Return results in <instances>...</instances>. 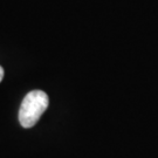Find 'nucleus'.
I'll return each instance as SVG.
<instances>
[{"label":"nucleus","instance_id":"f257e3e1","mask_svg":"<svg viewBox=\"0 0 158 158\" xmlns=\"http://www.w3.org/2000/svg\"><path fill=\"white\" fill-rule=\"evenodd\" d=\"M49 100L45 91L33 90L25 96L19 109V122L23 128H32L36 124L41 115L47 110Z\"/></svg>","mask_w":158,"mask_h":158},{"label":"nucleus","instance_id":"f03ea898","mask_svg":"<svg viewBox=\"0 0 158 158\" xmlns=\"http://www.w3.org/2000/svg\"><path fill=\"white\" fill-rule=\"evenodd\" d=\"M4 69H2V67H1V66H0V82H1V81H2V79H4Z\"/></svg>","mask_w":158,"mask_h":158}]
</instances>
